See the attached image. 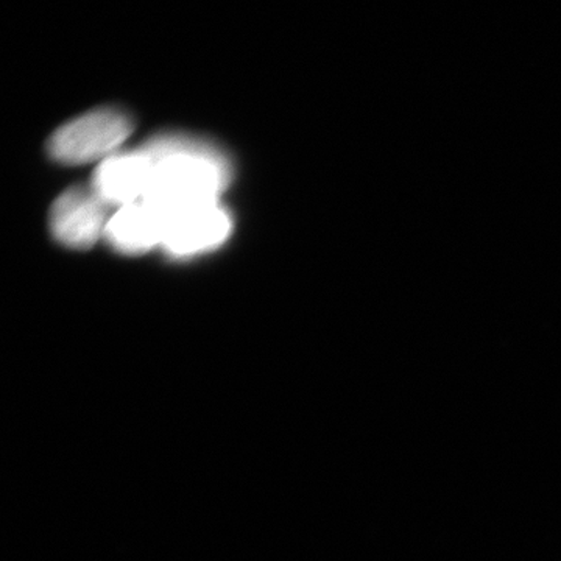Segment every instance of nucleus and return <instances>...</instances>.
<instances>
[{"label": "nucleus", "instance_id": "6", "mask_svg": "<svg viewBox=\"0 0 561 561\" xmlns=\"http://www.w3.org/2000/svg\"><path fill=\"white\" fill-rule=\"evenodd\" d=\"M164 230L165 217L162 210L142 198L119 208L111 217L105 238L113 250L127 256H139L162 245Z\"/></svg>", "mask_w": 561, "mask_h": 561}, {"label": "nucleus", "instance_id": "4", "mask_svg": "<svg viewBox=\"0 0 561 561\" xmlns=\"http://www.w3.org/2000/svg\"><path fill=\"white\" fill-rule=\"evenodd\" d=\"M231 232V219L219 202L173 210L165 216L162 249L173 257H191L217 249Z\"/></svg>", "mask_w": 561, "mask_h": 561}, {"label": "nucleus", "instance_id": "2", "mask_svg": "<svg viewBox=\"0 0 561 561\" xmlns=\"http://www.w3.org/2000/svg\"><path fill=\"white\" fill-rule=\"evenodd\" d=\"M135 130L130 114L117 108H99L61 125L47 142L51 160L80 165L105 161Z\"/></svg>", "mask_w": 561, "mask_h": 561}, {"label": "nucleus", "instance_id": "3", "mask_svg": "<svg viewBox=\"0 0 561 561\" xmlns=\"http://www.w3.org/2000/svg\"><path fill=\"white\" fill-rule=\"evenodd\" d=\"M108 205L88 187H70L50 209V231L70 250H90L105 236Z\"/></svg>", "mask_w": 561, "mask_h": 561}, {"label": "nucleus", "instance_id": "1", "mask_svg": "<svg viewBox=\"0 0 561 561\" xmlns=\"http://www.w3.org/2000/svg\"><path fill=\"white\" fill-rule=\"evenodd\" d=\"M139 150L153 162L144 201L157 205L164 217L173 210L219 202L230 183V161L201 138L173 133L149 140Z\"/></svg>", "mask_w": 561, "mask_h": 561}, {"label": "nucleus", "instance_id": "5", "mask_svg": "<svg viewBox=\"0 0 561 561\" xmlns=\"http://www.w3.org/2000/svg\"><path fill=\"white\" fill-rule=\"evenodd\" d=\"M153 162L140 150L117 153L102 161L92 176V190L108 206L131 205L149 191Z\"/></svg>", "mask_w": 561, "mask_h": 561}]
</instances>
